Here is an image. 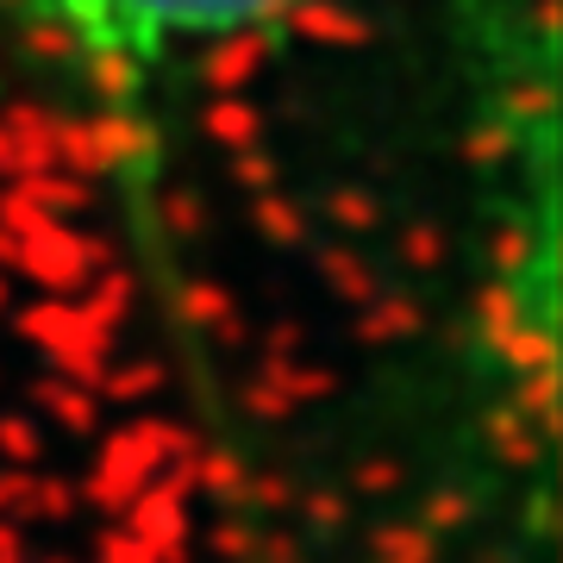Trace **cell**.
<instances>
[{
  "label": "cell",
  "instance_id": "obj_1",
  "mask_svg": "<svg viewBox=\"0 0 563 563\" xmlns=\"http://www.w3.org/2000/svg\"><path fill=\"white\" fill-rule=\"evenodd\" d=\"M313 7L325 0H20V13L57 44L63 63L107 88L157 81Z\"/></svg>",
  "mask_w": 563,
  "mask_h": 563
}]
</instances>
